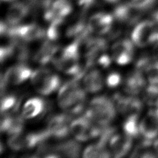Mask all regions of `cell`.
<instances>
[{
    "label": "cell",
    "mask_w": 158,
    "mask_h": 158,
    "mask_svg": "<svg viewBox=\"0 0 158 158\" xmlns=\"http://www.w3.org/2000/svg\"><path fill=\"white\" fill-rule=\"evenodd\" d=\"M8 144L9 147L14 151L24 149V136L22 133L9 135V138L8 139Z\"/></svg>",
    "instance_id": "f1b7e54d"
},
{
    "label": "cell",
    "mask_w": 158,
    "mask_h": 158,
    "mask_svg": "<svg viewBox=\"0 0 158 158\" xmlns=\"http://www.w3.org/2000/svg\"><path fill=\"white\" fill-rule=\"evenodd\" d=\"M105 128L98 126L85 115L74 119L70 123V131L79 142H85L92 138L99 137Z\"/></svg>",
    "instance_id": "5b68a950"
},
{
    "label": "cell",
    "mask_w": 158,
    "mask_h": 158,
    "mask_svg": "<svg viewBox=\"0 0 158 158\" xmlns=\"http://www.w3.org/2000/svg\"><path fill=\"white\" fill-rule=\"evenodd\" d=\"M77 2L83 9H88L94 4L95 0H77Z\"/></svg>",
    "instance_id": "836d02e7"
},
{
    "label": "cell",
    "mask_w": 158,
    "mask_h": 158,
    "mask_svg": "<svg viewBox=\"0 0 158 158\" xmlns=\"http://www.w3.org/2000/svg\"><path fill=\"white\" fill-rule=\"evenodd\" d=\"M30 7L27 2H17L10 6L6 14V22L10 26L18 25L30 10Z\"/></svg>",
    "instance_id": "ac0fdd59"
},
{
    "label": "cell",
    "mask_w": 158,
    "mask_h": 158,
    "mask_svg": "<svg viewBox=\"0 0 158 158\" xmlns=\"http://www.w3.org/2000/svg\"><path fill=\"white\" fill-rule=\"evenodd\" d=\"M114 101L117 110L127 117L139 115L143 108L142 101L135 97H123L120 94H116L114 96Z\"/></svg>",
    "instance_id": "ba28073f"
},
{
    "label": "cell",
    "mask_w": 158,
    "mask_h": 158,
    "mask_svg": "<svg viewBox=\"0 0 158 158\" xmlns=\"http://www.w3.org/2000/svg\"><path fill=\"white\" fill-rule=\"evenodd\" d=\"M64 19H56L50 22V26L47 31V35L49 40L55 41L59 37V27L63 24Z\"/></svg>",
    "instance_id": "83f0119b"
},
{
    "label": "cell",
    "mask_w": 158,
    "mask_h": 158,
    "mask_svg": "<svg viewBox=\"0 0 158 158\" xmlns=\"http://www.w3.org/2000/svg\"><path fill=\"white\" fill-rule=\"evenodd\" d=\"M83 85L86 91L90 93H95L102 89L103 79L101 73L97 69L89 71L85 75Z\"/></svg>",
    "instance_id": "44dd1931"
},
{
    "label": "cell",
    "mask_w": 158,
    "mask_h": 158,
    "mask_svg": "<svg viewBox=\"0 0 158 158\" xmlns=\"http://www.w3.org/2000/svg\"><path fill=\"white\" fill-rule=\"evenodd\" d=\"M97 63L103 68H107L110 65L111 58L107 54H102L98 58Z\"/></svg>",
    "instance_id": "d6a6232c"
},
{
    "label": "cell",
    "mask_w": 158,
    "mask_h": 158,
    "mask_svg": "<svg viewBox=\"0 0 158 158\" xmlns=\"http://www.w3.org/2000/svg\"><path fill=\"white\" fill-rule=\"evenodd\" d=\"M157 43L158 44V29L157 28L156 29V36H155V40H154V43L156 44Z\"/></svg>",
    "instance_id": "d590c367"
},
{
    "label": "cell",
    "mask_w": 158,
    "mask_h": 158,
    "mask_svg": "<svg viewBox=\"0 0 158 158\" xmlns=\"http://www.w3.org/2000/svg\"><path fill=\"white\" fill-rule=\"evenodd\" d=\"M2 1H4V2H12V1H13V0H2Z\"/></svg>",
    "instance_id": "ab89813d"
},
{
    "label": "cell",
    "mask_w": 158,
    "mask_h": 158,
    "mask_svg": "<svg viewBox=\"0 0 158 158\" xmlns=\"http://www.w3.org/2000/svg\"><path fill=\"white\" fill-rule=\"evenodd\" d=\"M143 99L149 106H155L158 103V85L151 84L145 89Z\"/></svg>",
    "instance_id": "4316f807"
},
{
    "label": "cell",
    "mask_w": 158,
    "mask_h": 158,
    "mask_svg": "<svg viewBox=\"0 0 158 158\" xmlns=\"http://www.w3.org/2000/svg\"><path fill=\"white\" fill-rule=\"evenodd\" d=\"M154 148L156 149V151L157 153H158V139L156 140V142L154 143Z\"/></svg>",
    "instance_id": "8d00e7d4"
},
{
    "label": "cell",
    "mask_w": 158,
    "mask_h": 158,
    "mask_svg": "<svg viewBox=\"0 0 158 158\" xmlns=\"http://www.w3.org/2000/svg\"><path fill=\"white\" fill-rule=\"evenodd\" d=\"M53 41L48 40L44 42L35 53V60L41 64H46L54 58V56L58 52L59 47L53 43Z\"/></svg>",
    "instance_id": "ffe728a7"
},
{
    "label": "cell",
    "mask_w": 158,
    "mask_h": 158,
    "mask_svg": "<svg viewBox=\"0 0 158 158\" xmlns=\"http://www.w3.org/2000/svg\"><path fill=\"white\" fill-rule=\"evenodd\" d=\"M72 119L69 114H61L53 116L49 120L47 130L51 134L58 139H63L69 134L70 125L69 123Z\"/></svg>",
    "instance_id": "9c48e42d"
},
{
    "label": "cell",
    "mask_w": 158,
    "mask_h": 158,
    "mask_svg": "<svg viewBox=\"0 0 158 158\" xmlns=\"http://www.w3.org/2000/svg\"><path fill=\"white\" fill-rule=\"evenodd\" d=\"M24 118L21 115L2 114L1 119V131L7 132L8 135L19 134L24 128Z\"/></svg>",
    "instance_id": "e0dca14e"
},
{
    "label": "cell",
    "mask_w": 158,
    "mask_h": 158,
    "mask_svg": "<svg viewBox=\"0 0 158 158\" xmlns=\"http://www.w3.org/2000/svg\"><path fill=\"white\" fill-rule=\"evenodd\" d=\"M83 156L84 157H110V153L106 146L97 142L86 148Z\"/></svg>",
    "instance_id": "d4e9b609"
},
{
    "label": "cell",
    "mask_w": 158,
    "mask_h": 158,
    "mask_svg": "<svg viewBox=\"0 0 158 158\" xmlns=\"http://www.w3.org/2000/svg\"><path fill=\"white\" fill-rule=\"evenodd\" d=\"M31 81L35 89L42 95L54 92L60 85V79L47 69H38L32 73Z\"/></svg>",
    "instance_id": "277c9868"
},
{
    "label": "cell",
    "mask_w": 158,
    "mask_h": 158,
    "mask_svg": "<svg viewBox=\"0 0 158 158\" xmlns=\"http://www.w3.org/2000/svg\"><path fill=\"white\" fill-rule=\"evenodd\" d=\"M153 107H154V108L152 109V110H153L158 115V103L157 104V105H156Z\"/></svg>",
    "instance_id": "74e56055"
},
{
    "label": "cell",
    "mask_w": 158,
    "mask_h": 158,
    "mask_svg": "<svg viewBox=\"0 0 158 158\" xmlns=\"http://www.w3.org/2000/svg\"><path fill=\"white\" fill-rule=\"evenodd\" d=\"M0 54H1V62L3 63L7 58L13 56V46L12 43L6 45V46H3L1 47L0 51Z\"/></svg>",
    "instance_id": "1f68e13d"
},
{
    "label": "cell",
    "mask_w": 158,
    "mask_h": 158,
    "mask_svg": "<svg viewBox=\"0 0 158 158\" xmlns=\"http://www.w3.org/2000/svg\"><path fill=\"white\" fill-rule=\"evenodd\" d=\"M81 151V146L78 142L69 140L67 142L59 143L56 146V153H60L64 156L77 157L79 156ZM60 156V155H59Z\"/></svg>",
    "instance_id": "603a6c76"
},
{
    "label": "cell",
    "mask_w": 158,
    "mask_h": 158,
    "mask_svg": "<svg viewBox=\"0 0 158 158\" xmlns=\"http://www.w3.org/2000/svg\"><path fill=\"white\" fill-rule=\"evenodd\" d=\"M114 16L106 13H98L89 18V29L92 33L103 35L110 31L113 24Z\"/></svg>",
    "instance_id": "5bb4252c"
},
{
    "label": "cell",
    "mask_w": 158,
    "mask_h": 158,
    "mask_svg": "<svg viewBox=\"0 0 158 158\" xmlns=\"http://www.w3.org/2000/svg\"><path fill=\"white\" fill-rule=\"evenodd\" d=\"M156 29V24L151 19L141 22L132 31V40L135 45L139 47L153 44Z\"/></svg>",
    "instance_id": "8992f818"
},
{
    "label": "cell",
    "mask_w": 158,
    "mask_h": 158,
    "mask_svg": "<svg viewBox=\"0 0 158 158\" xmlns=\"http://www.w3.org/2000/svg\"><path fill=\"white\" fill-rule=\"evenodd\" d=\"M86 43V69L92 67L107 49V42L103 38H89Z\"/></svg>",
    "instance_id": "8fae6325"
},
{
    "label": "cell",
    "mask_w": 158,
    "mask_h": 158,
    "mask_svg": "<svg viewBox=\"0 0 158 158\" xmlns=\"http://www.w3.org/2000/svg\"><path fill=\"white\" fill-rule=\"evenodd\" d=\"M140 133L143 138L152 140L158 135V115L153 110L148 112L139 123Z\"/></svg>",
    "instance_id": "2e32d148"
},
{
    "label": "cell",
    "mask_w": 158,
    "mask_h": 158,
    "mask_svg": "<svg viewBox=\"0 0 158 158\" xmlns=\"http://www.w3.org/2000/svg\"><path fill=\"white\" fill-rule=\"evenodd\" d=\"M132 137L125 134L114 135L110 140V152L114 157H121L128 153L132 143Z\"/></svg>",
    "instance_id": "9a60e30c"
},
{
    "label": "cell",
    "mask_w": 158,
    "mask_h": 158,
    "mask_svg": "<svg viewBox=\"0 0 158 158\" xmlns=\"http://www.w3.org/2000/svg\"><path fill=\"white\" fill-rule=\"evenodd\" d=\"M139 115H130L127 117L124 121L123 128L124 132L132 137H137L140 133L139 123H138V117Z\"/></svg>",
    "instance_id": "cb8c5ba5"
},
{
    "label": "cell",
    "mask_w": 158,
    "mask_h": 158,
    "mask_svg": "<svg viewBox=\"0 0 158 158\" xmlns=\"http://www.w3.org/2000/svg\"><path fill=\"white\" fill-rule=\"evenodd\" d=\"M121 77L117 72H112L106 78V84L108 87L113 88L117 87L121 83Z\"/></svg>",
    "instance_id": "4dcf8cb0"
},
{
    "label": "cell",
    "mask_w": 158,
    "mask_h": 158,
    "mask_svg": "<svg viewBox=\"0 0 158 158\" xmlns=\"http://www.w3.org/2000/svg\"><path fill=\"white\" fill-rule=\"evenodd\" d=\"M145 87V79L142 72L135 70L126 78L124 82V90L130 94H139Z\"/></svg>",
    "instance_id": "d6986e66"
},
{
    "label": "cell",
    "mask_w": 158,
    "mask_h": 158,
    "mask_svg": "<svg viewBox=\"0 0 158 158\" xmlns=\"http://www.w3.org/2000/svg\"><path fill=\"white\" fill-rule=\"evenodd\" d=\"M112 54L114 60L117 64L121 65L128 64L133 58V44L128 39L115 42L112 47Z\"/></svg>",
    "instance_id": "30bf717a"
},
{
    "label": "cell",
    "mask_w": 158,
    "mask_h": 158,
    "mask_svg": "<svg viewBox=\"0 0 158 158\" xmlns=\"http://www.w3.org/2000/svg\"><path fill=\"white\" fill-rule=\"evenodd\" d=\"M45 108V102L40 98H33L27 101L22 110V116L24 118H30L37 117Z\"/></svg>",
    "instance_id": "7402d4cb"
},
{
    "label": "cell",
    "mask_w": 158,
    "mask_h": 158,
    "mask_svg": "<svg viewBox=\"0 0 158 158\" xmlns=\"http://www.w3.org/2000/svg\"><path fill=\"white\" fill-rule=\"evenodd\" d=\"M138 1H139V0H131V2H132V3H134V2H138Z\"/></svg>",
    "instance_id": "f35d334b"
},
{
    "label": "cell",
    "mask_w": 158,
    "mask_h": 158,
    "mask_svg": "<svg viewBox=\"0 0 158 158\" xmlns=\"http://www.w3.org/2000/svg\"><path fill=\"white\" fill-rule=\"evenodd\" d=\"M104 1L108 4H117V3L120 2L121 0H104Z\"/></svg>",
    "instance_id": "e575fe53"
},
{
    "label": "cell",
    "mask_w": 158,
    "mask_h": 158,
    "mask_svg": "<svg viewBox=\"0 0 158 158\" xmlns=\"http://www.w3.org/2000/svg\"><path fill=\"white\" fill-rule=\"evenodd\" d=\"M145 72L151 84L158 85V61L153 62L147 67Z\"/></svg>",
    "instance_id": "f546056e"
},
{
    "label": "cell",
    "mask_w": 158,
    "mask_h": 158,
    "mask_svg": "<svg viewBox=\"0 0 158 158\" xmlns=\"http://www.w3.org/2000/svg\"><path fill=\"white\" fill-rule=\"evenodd\" d=\"M19 104L18 97L14 95H6L2 97L1 110L2 114H7L10 112H15Z\"/></svg>",
    "instance_id": "484cf974"
},
{
    "label": "cell",
    "mask_w": 158,
    "mask_h": 158,
    "mask_svg": "<svg viewBox=\"0 0 158 158\" xmlns=\"http://www.w3.org/2000/svg\"><path fill=\"white\" fill-rule=\"evenodd\" d=\"M31 69L24 64H19L10 67L4 74L2 75V91L9 85H15L22 83L31 77Z\"/></svg>",
    "instance_id": "52a82bcc"
},
{
    "label": "cell",
    "mask_w": 158,
    "mask_h": 158,
    "mask_svg": "<svg viewBox=\"0 0 158 158\" xmlns=\"http://www.w3.org/2000/svg\"><path fill=\"white\" fill-rule=\"evenodd\" d=\"M142 11L137 9L132 3L126 2L118 4L113 11L114 18L121 23L132 24L137 22Z\"/></svg>",
    "instance_id": "7c38bea8"
},
{
    "label": "cell",
    "mask_w": 158,
    "mask_h": 158,
    "mask_svg": "<svg viewBox=\"0 0 158 158\" xmlns=\"http://www.w3.org/2000/svg\"><path fill=\"white\" fill-rule=\"evenodd\" d=\"M116 114L115 106L111 99L106 97H97L90 101L85 115L101 127H106Z\"/></svg>",
    "instance_id": "3957f363"
},
{
    "label": "cell",
    "mask_w": 158,
    "mask_h": 158,
    "mask_svg": "<svg viewBox=\"0 0 158 158\" xmlns=\"http://www.w3.org/2000/svg\"><path fill=\"white\" fill-rule=\"evenodd\" d=\"M80 44V42L75 40L73 43L63 49L58 58L53 59V63L56 68L64 74L73 76L77 80L83 78L85 73V70L81 69L78 63Z\"/></svg>",
    "instance_id": "7a4b0ae2"
},
{
    "label": "cell",
    "mask_w": 158,
    "mask_h": 158,
    "mask_svg": "<svg viewBox=\"0 0 158 158\" xmlns=\"http://www.w3.org/2000/svg\"><path fill=\"white\" fill-rule=\"evenodd\" d=\"M86 94L78 83L72 80L64 84L59 90L58 103L59 106L69 114L81 113L84 108Z\"/></svg>",
    "instance_id": "6da1fadb"
},
{
    "label": "cell",
    "mask_w": 158,
    "mask_h": 158,
    "mask_svg": "<svg viewBox=\"0 0 158 158\" xmlns=\"http://www.w3.org/2000/svg\"><path fill=\"white\" fill-rule=\"evenodd\" d=\"M72 11V4L70 0H54L49 8L44 10L45 20L52 22L56 19H64Z\"/></svg>",
    "instance_id": "4fadbf2b"
}]
</instances>
